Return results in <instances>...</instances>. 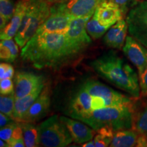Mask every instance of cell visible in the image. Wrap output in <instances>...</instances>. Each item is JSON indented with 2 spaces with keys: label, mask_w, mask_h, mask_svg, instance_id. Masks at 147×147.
I'll list each match as a JSON object with an SVG mask.
<instances>
[{
  "label": "cell",
  "mask_w": 147,
  "mask_h": 147,
  "mask_svg": "<svg viewBox=\"0 0 147 147\" xmlns=\"http://www.w3.org/2000/svg\"><path fill=\"white\" fill-rule=\"evenodd\" d=\"M21 57L38 69L57 67L71 57L65 34L39 31L22 48Z\"/></svg>",
  "instance_id": "obj_1"
},
{
  "label": "cell",
  "mask_w": 147,
  "mask_h": 147,
  "mask_svg": "<svg viewBox=\"0 0 147 147\" xmlns=\"http://www.w3.org/2000/svg\"><path fill=\"white\" fill-rule=\"evenodd\" d=\"M91 65L97 74L110 83L126 91L134 98L140 95L138 76L123 59L110 52L91 62Z\"/></svg>",
  "instance_id": "obj_2"
},
{
  "label": "cell",
  "mask_w": 147,
  "mask_h": 147,
  "mask_svg": "<svg viewBox=\"0 0 147 147\" xmlns=\"http://www.w3.org/2000/svg\"><path fill=\"white\" fill-rule=\"evenodd\" d=\"M134 117L133 106H121L92 110L73 119L82 121L96 131L102 127L117 131L132 128Z\"/></svg>",
  "instance_id": "obj_3"
},
{
  "label": "cell",
  "mask_w": 147,
  "mask_h": 147,
  "mask_svg": "<svg viewBox=\"0 0 147 147\" xmlns=\"http://www.w3.org/2000/svg\"><path fill=\"white\" fill-rule=\"evenodd\" d=\"M51 3L46 0H28L21 27L14 37L18 47L26 45L51 14Z\"/></svg>",
  "instance_id": "obj_4"
},
{
  "label": "cell",
  "mask_w": 147,
  "mask_h": 147,
  "mask_svg": "<svg viewBox=\"0 0 147 147\" xmlns=\"http://www.w3.org/2000/svg\"><path fill=\"white\" fill-rule=\"evenodd\" d=\"M39 144L45 147H64L73 142L68 129L58 115H53L38 126Z\"/></svg>",
  "instance_id": "obj_5"
},
{
  "label": "cell",
  "mask_w": 147,
  "mask_h": 147,
  "mask_svg": "<svg viewBox=\"0 0 147 147\" xmlns=\"http://www.w3.org/2000/svg\"><path fill=\"white\" fill-rule=\"evenodd\" d=\"M87 18H74L71 19L68 29L65 34V43L71 57L84 51L91 43L86 25Z\"/></svg>",
  "instance_id": "obj_6"
},
{
  "label": "cell",
  "mask_w": 147,
  "mask_h": 147,
  "mask_svg": "<svg viewBox=\"0 0 147 147\" xmlns=\"http://www.w3.org/2000/svg\"><path fill=\"white\" fill-rule=\"evenodd\" d=\"M126 22L130 36L147 48V0L134 5L128 12Z\"/></svg>",
  "instance_id": "obj_7"
},
{
  "label": "cell",
  "mask_w": 147,
  "mask_h": 147,
  "mask_svg": "<svg viewBox=\"0 0 147 147\" xmlns=\"http://www.w3.org/2000/svg\"><path fill=\"white\" fill-rule=\"evenodd\" d=\"M82 86L92 96H98L105 99L109 107L133 106L134 99L121 94L99 81L89 80L84 82Z\"/></svg>",
  "instance_id": "obj_8"
},
{
  "label": "cell",
  "mask_w": 147,
  "mask_h": 147,
  "mask_svg": "<svg viewBox=\"0 0 147 147\" xmlns=\"http://www.w3.org/2000/svg\"><path fill=\"white\" fill-rule=\"evenodd\" d=\"M104 1L106 0H67L55 4L72 18H91Z\"/></svg>",
  "instance_id": "obj_9"
},
{
  "label": "cell",
  "mask_w": 147,
  "mask_h": 147,
  "mask_svg": "<svg viewBox=\"0 0 147 147\" xmlns=\"http://www.w3.org/2000/svg\"><path fill=\"white\" fill-rule=\"evenodd\" d=\"M51 106V88L49 85L44 87L39 96L23 115L20 122L34 123L38 122L49 113Z\"/></svg>",
  "instance_id": "obj_10"
},
{
  "label": "cell",
  "mask_w": 147,
  "mask_h": 147,
  "mask_svg": "<svg viewBox=\"0 0 147 147\" xmlns=\"http://www.w3.org/2000/svg\"><path fill=\"white\" fill-rule=\"evenodd\" d=\"M124 54L138 69L139 76L147 67V48L131 36H127L123 47Z\"/></svg>",
  "instance_id": "obj_11"
},
{
  "label": "cell",
  "mask_w": 147,
  "mask_h": 147,
  "mask_svg": "<svg viewBox=\"0 0 147 147\" xmlns=\"http://www.w3.org/2000/svg\"><path fill=\"white\" fill-rule=\"evenodd\" d=\"M72 18L61 10L56 4L51 6V14L38 31L50 33L65 34ZM37 31V32H38Z\"/></svg>",
  "instance_id": "obj_12"
},
{
  "label": "cell",
  "mask_w": 147,
  "mask_h": 147,
  "mask_svg": "<svg viewBox=\"0 0 147 147\" xmlns=\"http://www.w3.org/2000/svg\"><path fill=\"white\" fill-rule=\"evenodd\" d=\"M45 83V79L42 76L30 72H17L14 78V93L16 99L21 98Z\"/></svg>",
  "instance_id": "obj_13"
},
{
  "label": "cell",
  "mask_w": 147,
  "mask_h": 147,
  "mask_svg": "<svg viewBox=\"0 0 147 147\" xmlns=\"http://www.w3.org/2000/svg\"><path fill=\"white\" fill-rule=\"evenodd\" d=\"M60 119L68 129L74 142L77 144H84L94 137L96 131L82 121L63 116L60 117Z\"/></svg>",
  "instance_id": "obj_14"
},
{
  "label": "cell",
  "mask_w": 147,
  "mask_h": 147,
  "mask_svg": "<svg viewBox=\"0 0 147 147\" xmlns=\"http://www.w3.org/2000/svg\"><path fill=\"white\" fill-rule=\"evenodd\" d=\"M123 12L120 7L111 1H104L97 7L93 16L103 26H113L123 19Z\"/></svg>",
  "instance_id": "obj_15"
},
{
  "label": "cell",
  "mask_w": 147,
  "mask_h": 147,
  "mask_svg": "<svg viewBox=\"0 0 147 147\" xmlns=\"http://www.w3.org/2000/svg\"><path fill=\"white\" fill-rule=\"evenodd\" d=\"M127 31V23L124 19H121L110 27L104 37V42L113 49H123Z\"/></svg>",
  "instance_id": "obj_16"
},
{
  "label": "cell",
  "mask_w": 147,
  "mask_h": 147,
  "mask_svg": "<svg viewBox=\"0 0 147 147\" xmlns=\"http://www.w3.org/2000/svg\"><path fill=\"white\" fill-rule=\"evenodd\" d=\"M92 95L81 86L69 103L68 115L71 118L92 110Z\"/></svg>",
  "instance_id": "obj_17"
},
{
  "label": "cell",
  "mask_w": 147,
  "mask_h": 147,
  "mask_svg": "<svg viewBox=\"0 0 147 147\" xmlns=\"http://www.w3.org/2000/svg\"><path fill=\"white\" fill-rule=\"evenodd\" d=\"M28 0H19L16 5L15 12L6 27L1 31V40L12 39L17 34L26 10Z\"/></svg>",
  "instance_id": "obj_18"
},
{
  "label": "cell",
  "mask_w": 147,
  "mask_h": 147,
  "mask_svg": "<svg viewBox=\"0 0 147 147\" xmlns=\"http://www.w3.org/2000/svg\"><path fill=\"white\" fill-rule=\"evenodd\" d=\"M45 86V83L40 84L39 87H37L32 93L21 98L16 99L13 115V119L14 121L20 122L23 115L26 113L29 108L32 106L38 97L39 96Z\"/></svg>",
  "instance_id": "obj_19"
},
{
  "label": "cell",
  "mask_w": 147,
  "mask_h": 147,
  "mask_svg": "<svg viewBox=\"0 0 147 147\" xmlns=\"http://www.w3.org/2000/svg\"><path fill=\"white\" fill-rule=\"evenodd\" d=\"M140 134L135 129H122L115 132L110 143L111 147L136 146Z\"/></svg>",
  "instance_id": "obj_20"
},
{
  "label": "cell",
  "mask_w": 147,
  "mask_h": 147,
  "mask_svg": "<svg viewBox=\"0 0 147 147\" xmlns=\"http://www.w3.org/2000/svg\"><path fill=\"white\" fill-rule=\"evenodd\" d=\"M12 39L1 40L0 42V59L7 63H12L17 57L18 45Z\"/></svg>",
  "instance_id": "obj_21"
},
{
  "label": "cell",
  "mask_w": 147,
  "mask_h": 147,
  "mask_svg": "<svg viewBox=\"0 0 147 147\" xmlns=\"http://www.w3.org/2000/svg\"><path fill=\"white\" fill-rule=\"evenodd\" d=\"M23 129V138L25 146L35 147L38 146L39 144V135L38 127L34 125L32 123L18 122Z\"/></svg>",
  "instance_id": "obj_22"
},
{
  "label": "cell",
  "mask_w": 147,
  "mask_h": 147,
  "mask_svg": "<svg viewBox=\"0 0 147 147\" xmlns=\"http://www.w3.org/2000/svg\"><path fill=\"white\" fill-rule=\"evenodd\" d=\"M16 5L13 0H0V29L6 27L15 12Z\"/></svg>",
  "instance_id": "obj_23"
},
{
  "label": "cell",
  "mask_w": 147,
  "mask_h": 147,
  "mask_svg": "<svg viewBox=\"0 0 147 147\" xmlns=\"http://www.w3.org/2000/svg\"><path fill=\"white\" fill-rule=\"evenodd\" d=\"M109 26H103L99 23L97 20L94 16H92L88 21L86 29L88 34L93 38V40H97L100 38L107 32L110 29Z\"/></svg>",
  "instance_id": "obj_24"
},
{
  "label": "cell",
  "mask_w": 147,
  "mask_h": 147,
  "mask_svg": "<svg viewBox=\"0 0 147 147\" xmlns=\"http://www.w3.org/2000/svg\"><path fill=\"white\" fill-rule=\"evenodd\" d=\"M94 139L95 147H106L110 146L113 140L115 131L110 127H102L97 131Z\"/></svg>",
  "instance_id": "obj_25"
},
{
  "label": "cell",
  "mask_w": 147,
  "mask_h": 147,
  "mask_svg": "<svg viewBox=\"0 0 147 147\" xmlns=\"http://www.w3.org/2000/svg\"><path fill=\"white\" fill-rule=\"evenodd\" d=\"M15 96L12 93L9 95L1 94L0 96V111L13 119Z\"/></svg>",
  "instance_id": "obj_26"
},
{
  "label": "cell",
  "mask_w": 147,
  "mask_h": 147,
  "mask_svg": "<svg viewBox=\"0 0 147 147\" xmlns=\"http://www.w3.org/2000/svg\"><path fill=\"white\" fill-rule=\"evenodd\" d=\"M132 129L139 134L147 135V106L134 116Z\"/></svg>",
  "instance_id": "obj_27"
},
{
  "label": "cell",
  "mask_w": 147,
  "mask_h": 147,
  "mask_svg": "<svg viewBox=\"0 0 147 147\" xmlns=\"http://www.w3.org/2000/svg\"><path fill=\"white\" fill-rule=\"evenodd\" d=\"M18 124V122L17 121H14V122L7 125L6 126L1 128V130H0V138H1V139L8 143L11 136H12V134H13L14 129L16 127Z\"/></svg>",
  "instance_id": "obj_28"
},
{
  "label": "cell",
  "mask_w": 147,
  "mask_h": 147,
  "mask_svg": "<svg viewBox=\"0 0 147 147\" xmlns=\"http://www.w3.org/2000/svg\"><path fill=\"white\" fill-rule=\"evenodd\" d=\"M14 84L12 78H4L0 80V93L3 95H9L14 93Z\"/></svg>",
  "instance_id": "obj_29"
},
{
  "label": "cell",
  "mask_w": 147,
  "mask_h": 147,
  "mask_svg": "<svg viewBox=\"0 0 147 147\" xmlns=\"http://www.w3.org/2000/svg\"><path fill=\"white\" fill-rule=\"evenodd\" d=\"M14 68L7 63L0 64V80L4 78H12L14 76Z\"/></svg>",
  "instance_id": "obj_30"
},
{
  "label": "cell",
  "mask_w": 147,
  "mask_h": 147,
  "mask_svg": "<svg viewBox=\"0 0 147 147\" xmlns=\"http://www.w3.org/2000/svg\"><path fill=\"white\" fill-rule=\"evenodd\" d=\"M140 95L142 96H147V67L143 73L139 76Z\"/></svg>",
  "instance_id": "obj_31"
},
{
  "label": "cell",
  "mask_w": 147,
  "mask_h": 147,
  "mask_svg": "<svg viewBox=\"0 0 147 147\" xmlns=\"http://www.w3.org/2000/svg\"><path fill=\"white\" fill-rule=\"evenodd\" d=\"M106 1H111V2H113L116 3L117 5H118L121 10H122L123 14H125L126 13L127 10V6L129 3L131 1H134V0H106Z\"/></svg>",
  "instance_id": "obj_32"
},
{
  "label": "cell",
  "mask_w": 147,
  "mask_h": 147,
  "mask_svg": "<svg viewBox=\"0 0 147 147\" xmlns=\"http://www.w3.org/2000/svg\"><path fill=\"white\" fill-rule=\"evenodd\" d=\"M15 121L13 119L8 117L5 114L2 113H0V127L2 128L3 127L6 126L7 125Z\"/></svg>",
  "instance_id": "obj_33"
},
{
  "label": "cell",
  "mask_w": 147,
  "mask_h": 147,
  "mask_svg": "<svg viewBox=\"0 0 147 147\" xmlns=\"http://www.w3.org/2000/svg\"><path fill=\"white\" fill-rule=\"evenodd\" d=\"M82 146H83V147H95L94 140H91L88 141V142L84 143V144L82 145Z\"/></svg>",
  "instance_id": "obj_34"
},
{
  "label": "cell",
  "mask_w": 147,
  "mask_h": 147,
  "mask_svg": "<svg viewBox=\"0 0 147 147\" xmlns=\"http://www.w3.org/2000/svg\"><path fill=\"white\" fill-rule=\"evenodd\" d=\"M46 1H48L49 3H53V4H54V3L65 2V1H67V0H46Z\"/></svg>",
  "instance_id": "obj_35"
},
{
  "label": "cell",
  "mask_w": 147,
  "mask_h": 147,
  "mask_svg": "<svg viewBox=\"0 0 147 147\" xmlns=\"http://www.w3.org/2000/svg\"><path fill=\"white\" fill-rule=\"evenodd\" d=\"M0 146H1V147H7V146H8V143L5 142V141L1 139V140H0Z\"/></svg>",
  "instance_id": "obj_36"
},
{
  "label": "cell",
  "mask_w": 147,
  "mask_h": 147,
  "mask_svg": "<svg viewBox=\"0 0 147 147\" xmlns=\"http://www.w3.org/2000/svg\"><path fill=\"white\" fill-rule=\"evenodd\" d=\"M134 1H142V0H134Z\"/></svg>",
  "instance_id": "obj_37"
},
{
  "label": "cell",
  "mask_w": 147,
  "mask_h": 147,
  "mask_svg": "<svg viewBox=\"0 0 147 147\" xmlns=\"http://www.w3.org/2000/svg\"><path fill=\"white\" fill-rule=\"evenodd\" d=\"M146 137H147V135H146Z\"/></svg>",
  "instance_id": "obj_38"
}]
</instances>
